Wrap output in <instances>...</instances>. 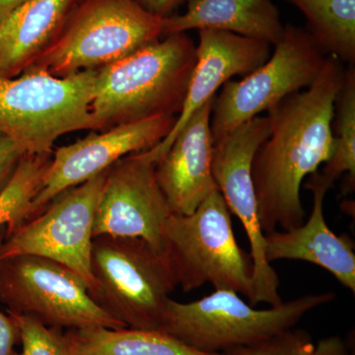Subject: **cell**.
<instances>
[{
  "instance_id": "18",
  "label": "cell",
  "mask_w": 355,
  "mask_h": 355,
  "mask_svg": "<svg viewBox=\"0 0 355 355\" xmlns=\"http://www.w3.org/2000/svg\"><path fill=\"white\" fill-rule=\"evenodd\" d=\"M214 30L260 40L275 46L284 32L272 0H188L182 15L162 19V34Z\"/></svg>"
},
{
  "instance_id": "14",
  "label": "cell",
  "mask_w": 355,
  "mask_h": 355,
  "mask_svg": "<svg viewBox=\"0 0 355 355\" xmlns=\"http://www.w3.org/2000/svg\"><path fill=\"white\" fill-rule=\"evenodd\" d=\"M197 62L191 73L186 98L176 123L164 139L147 150L156 161L168 149L189 119L217 95V90L233 76H246L265 64L272 44L232 33L198 31Z\"/></svg>"
},
{
  "instance_id": "6",
  "label": "cell",
  "mask_w": 355,
  "mask_h": 355,
  "mask_svg": "<svg viewBox=\"0 0 355 355\" xmlns=\"http://www.w3.org/2000/svg\"><path fill=\"white\" fill-rule=\"evenodd\" d=\"M89 291L96 304L127 328L159 331L163 310L178 286L167 257L140 238H93Z\"/></svg>"
},
{
  "instance_id": "4",
  "label": "cell",
  "mask_w": 355,
  "mask_h": 355,
  "mask_svg": "<svg viewBox=\"0 0 355 355\" xmlns=\"http://www.w3.org/2000/svg\"><path fill=\"white\" fill-rule=\"evenodd\" d=\"M96 70L58 77L38 69L0 76V132L25 154H51L55 140L76 130H95L91 102Z\"/></svg>"
},
{
  "instance_id": "24",
  "label": "cell",
  "mask_w": 355,
  "mask_h": 355,
  "mask_svg": "<svg viewBox=\"0 0 355 355\" xmlns=\"http://www.w3.org/2000/svg\"><path fill=\"white\" fill-rule=\"evenodd\" d=\"M12 317L22 343L20 354L13 355H70L64 334L25 315L8 313Z\"/></svg>"
},
{
  "instance_id": "20",
  "label": "cell",
  "mask_w": 355,
  "mask_h": 355,
  "mask_svg": "<svg viewBox=\"0 0 355 355\" xmlns=\"http://www.w3.org/2000/svg\"><path fill=\"white\" fill-rule=\"evenodd\" d=\"M302 12L324 55L355 64V0H286Z\"/></svg>"
},
{
  "instance_id": "7",
  "label": "cell",
  "mask_w": 355,
  "mask_h": 355,
  "mask_svg": "<svg viewBox=\"0 0 355 355\" xmlns=\"http://www.w3.org/2000/svg\"><path fill=\"white\" fill-rule=\"evenodd\" d=\"M167 257L182 291L210 284L253 296V261L236 240L231 212L219 190L187 216L171 214L166 228Z\"/></svg>"
},
{
  "instance_id": "2",
  "label": "cell",
  "mask_w": 355,
  "mask_h": 355,
  "mask_svg": "<svg viewBox=\"0 0 355 355\" xmlns=\"http://www.w3.org/2000/svg\"><path fill=\"white\" fill-rule=\"evenodd\" d=\"M196 62L195 42L179 33L96 70L91 102L95 130L178 116Z\"/></svg>"
},
{
  "instance_id": "16",
  "label": "cell",
  "mask_w": 355,
  "mask_h": 355,
  "mask_svg": "<svg viewBox=\"0 0 355 355\" xmlns=\"http://www.w3.org/2000/svg\"><path fill=\"white\" fill-rule=\"evenodd\" d=\"M316 172L310 175L305 184V188L313 193L309 218L297 228L265 234L266 258L270 263L279 260L314 263L328 270L354 293V242L349 237L335 234L327 224L324 200L330 188L319 179Z\"/></svg>"
},
{
  "instance_id": "5",
  "label": "cell",
  "mask_w": 355,
  "mask_h": 355,
  "mask_svg": "<svg viewBox=\"0 0 355 355\" xmlns=\"http://www.w3.org/2000/svg\"><path fill=\"white\" fill-rule=\"evenodd\" d=\"M162 19L135 0H83L29 67L58 77L101 69L159 41Z\"/></svg>"
},
{
  "instance_id": "25",
  "label": "cell",
  "mask_w": 355,
  "mask_h": 355,
  "mask_svg": "<svg viewBox=\"0 0 355 355\" xmlns=\"http://www.w3.org/2000/svg\"><path fill=\"white\" fill-rule=\"evenodd\" d=\"M24 155V151L10 137L0 132V191L6 188Z\"/></svg>"
},
{
  "instance_id": "12",
  "label": "cell",
  "mask_w": 355,
  "mask_h": 355,
  "mask_svg": "<svg viewBox=\"0 0 355 355\" xmlns=\"http://www.w3.org/2000/svg\"><path fill=\"white\" fill-rule=\"evenodd\" d=\"M156 165L157 161L146 150L130 154L109 168L96 209L93 237L140 238L167 257L166 228L172 214L156 179Z\"/></svg>"
},
{
  "instance_id": "19",
  "label": "cell",
  "mask_w": 355,
  "mask_h": 355,
  "mask_svg": "<svg viewBox=\"0 0 355 355\" xmlns=\"http://www.w3.org/2000/svg\"><path fill=\"white\" fill-rule=\"evenodd\" d=\"M64 336L70 355H221L198 352L160 331L95 327Z\"/></svg>"
},
{
  "instance_id": "26",
  "label": "cell",
  "mask_w": 355,
  "mask_h": 355,
  "mask_svg": "<svg viewBox=\"0 0 355 355\" xmlns=\"http://www.w3.org/2000/svg\"><path fill=\"white\" fill-rule=\"evenodd\" d=\"M6 225H0V251L6 240ZM19 340V331L11 316L0 312V355H13V347Z\"/></svg>"
},
{
  "instance_id": "23",
  "label": "cell",
  "mask_w": 355,
  "mask_h": 355,
  "mask_svg": "<svg viewBox=\"0 0 355 355\" xmlns=\"http://www.w3.org/2000/svg\"><path fill=\"white\" fill-rule=\"evenodd\" d=\"M221 355H352L347 340L330 336L314 342L306 331L287 329L266 340Z\"/></svg>"
},
{
  "instance_id": "28",
  "label": "cell",
  "mask_w": 355,
  "mask_h": 355,
  "mask_svg": "<svg viewBox=\"0 0 355 355\" xmlns=\"http://www.w3.org/2000/svg\"><path fill=\"white\" fill-rule=\"evenodd\" d=\"M26 0H0V22Z\"/></svg>"
},
{
  "instance_id": "8",
  "label": "cell",
  "mask_w": 355,
  "mask_h": 355,
  "mask_svg": "<svg viewBox=\"0 0 355 355\" xmlns=\"http://www.w3.org/2000/svg\"><path fill=\"white\" fill-rule=\"evenodd\" d=\"M0 302L8 313L25 315L50 328H127L96 304L85 280L44 257L0 259Z\"/></svg>"
},
{
  "instance_id": "15",
  "label": "cell",
  "mask_w": 355,
  "mask_h": 355,
  "mask_svg": "<svg viewBox=\"0 0 355 355\" xmlns=\"http://www.w3.org/2000/svg\"><path fill=\"white\" fill-rule=\"evenodd\" d=\"M214 99L189 119L156 165V179L172 214H191L218 190L212 174L210 118Z\"/></svg>"
},
{
  "instance_id": "27",
  "label": "cell",
  "mask_w": 355,
  "mask_h": 355,
  "mask_svg": "<svg viewBox=\"0 0 355 355\" xmlns=\"http://www.w3.org/2000/svg\"><path fill=\"white\" fill-rule=\"evenodd\" d=\"M142 8L160 18L169 17L188 0H135Z\"/></svg>"
},
{
  "instance_id": "1",
  "label": "cell",
  "mask_w": 355,
  "mask_h": 355,
  "mask_svg": "<svg viewBox=\"0 0 355 355\" xmlns=\"http://www.w3.org/2000/svg\"><path fill=\"white\" fill-rule=\"evenodd\" d=\"M345 72V64L328 55L312 85L287 96L266 112L270 137L254 153L251 168L265 234L304 223L301 186L333 154L334 104Z\"/></svg>"
},
{
  "instance_id": "17",
  "label": "cell",
  "mask_w": 355,
  "mask_h": 355,
  "mask_svg": "<svg viewBox=\"0 0 355 355\" xmlns=\"http://www.w3.org/2000/svg\"><path fill=\"white\" fill-rule=\"evenodd\" d=\"M80 0H26L0 22V76H19L57 39Z\"/></svg>"
},
{
  "instance_id": "13",
  "label": "cell",
  "mask_w": 355,
  "mask_h": 355,
  "mask_svg": "<svg viewBox=\"0 0 355 355\" xmlns=\"http://www.w3.org/2000/svg\"><path fill=\"white\" fill-rule=\"evenodd\" d=\"M176 121L177 116H160L125 123L58 148L33 200L30 219L62 191L85 183L130 154L155 146L171 132Z\"/></svg>"
},
{
  "instance_id": "9",
  "label": "cell",
  "mask_w": 355,
  "mask_h": 355,
  "mask_svg": "<svg viewBox=\"0 0 355 355\" xmlns=\"http://www.w3.org/2000/svg\"><path fill=\"white\" fill-rule=\"evenodd\" d=\"M273 46L265 64L241 80L230 79L216 96L210 118L214 140L309 87L326 62L309 33L292 24L284 25L282 39Z\"/></svg>"
},
{
  "instance_id": "3",
  "label": "cell",
  "mask_w": 355,
  "mask_h": 355,
  "mask_svg": "<svg viewBox=\"0 0 355 355\" xmlns=\"http://www.w3.org/2000/svg\"><path fill=\"white\" fill-rule=\"evenodd\" d=\"M335 298L334 292L308 294L268 309H257L226 289L189 303L169 298L159 331L198 352L221 354L294 328L306 314Z\"/></svg>"
},
{
  "instance_id": "22",
  "label": "cell",
  "mask_w": 355,
  "mask_h": 355,
  "mask_svg": "<svg viewBox=\"0 0 355 355\" xmlns=\"http://www.w3.org/2000/svg\"><path fill=\"white\" fill-rule=\"evenodd\" d=\"M51 159V154H26L6 188L0 191V225L7 226L6 234L13 232L31 217L32 202Z\"/></svg>"
},
{
  "instance_id": "11",
  "label": "cell",
  "mask_w": 355,
  "mask_h": 355,
  "mask_svg": "<svg viewBox=\"0 0 355 355\" xmlns=\"http://www.w3.org/2000/svg\"><path fill=\"white\" fill-rule=\"evenodd\" d=\"M107 172L62 191L39 214L6 234L0 259L15 254L50 259L80 275L92 291L93 226Z\"/></svg>"
},
{
  "instance_id": "21",
  "label": "cell",
  "mask_w": 355,
  "mask_h": 355,
  "mask_svg": "<svg viewBox=\"0 0 355 355\" xmlns=\"http://www.w3.org/2000/svg\"><path fill=\"white\" fill-rule=\"evenodd\" d=\"M335 147L324 163L319 179L329 188L340 175L349 174V184L355 182V64L345 67V78L334 104L333 123Z\"/></svg>"
},
{
  "instance_id": "10",
  "label": "cell",
  "mask_w": 355,
  "mask_h": 355,
  "mask_svg": "<svg viewBox=\"0 0 355 355\" xmlns=\"http://www.w3.org/2000/svg\"><path fill=\"white\" fill-rule=\"evenodd\" d=\"M270 133L268 116H257L214 140L212 174L231 214L238 217L249 240L253 261V296L249 304H282L280 282L266 258L265 233L259 218L252 179L254 153Z\"/></svg>"
}]
</instances>
